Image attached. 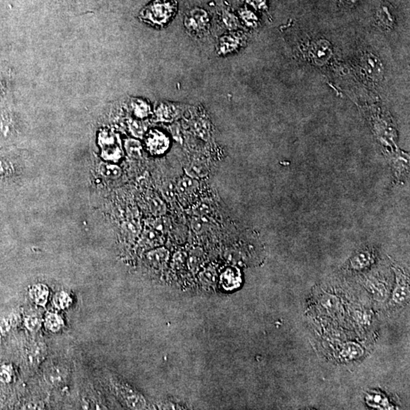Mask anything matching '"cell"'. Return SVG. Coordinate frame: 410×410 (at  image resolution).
I'll use <instances>...</instances> for the list:
<instances>
[{
	"label": "cell",
	"mask_w": 410,
	"mask_h": 410,
	"mask_svg": "<svg viewBox=\"0 0 410 410\" xmlns=\"http://www.w3.org/2000/svg\"><path fill=\"white\" fill-rule=\"evenodd\" d=\"M175 11V6L169 0H156L142 12L145 20L154 25L163 26L169 22Z\"/></svg>",
	"instance_id": "6da1fadb"
},
{
	"label": "cell",
	"mask_w": 410,
	"mask_h": 410,
	"mask_svg": "<svg viewBox=\"0 0 410 410\" xmlns=\"http://www.w3.org/2000/svg\"><path fill=\"white\" fill-rule=\"evenodd\" d=\"M409 297V287L404 282L398 283L396 289L393 291V300L397 304H402Z\"/></svg>",
	"instance_id": "4fadbf2b"
},
{
	"label": "cell",
	"mask_w": 410,
	"mask_h": 410,
	"mask_svg": "<svg viewBox=\"0 0 410 410\" xmlns=\"http://www.w3.org/2000/svg\"><path fill=\"white\" fill-rule=\"evenodd\" d=\"M149 106L145 103H141L140 104H137L135 107V113L138 116L145 117L149 113Z\"/></svg>",
	"instance_id": "83f0119b"
},
{
	"label": "cell",
	"mask_w": 410,
	"mask_h": 410,
	"mask_svg": "<svg viewBox=\"0 0 410 410\" xmlns=\"http://www.w3.org/2000/svg\"><path fill=\"white\" fill-rule=\"evenodd\" d=\"M208 171L209 170H208L207 163L199 159L192 160L186 168L187 175L195 179V180L206 177L208 175Z\"/></svg>",
	"instance_id": "8992f818"
},
{
	"label": "cell",
	"mask_w": 410,
	"mask_h": 410,
	"mask_svg": "<svg viewBox=\"0 0 410 410\" xmlns=\"http://www.w3.org/2000/svg\"><path fill=\"white\" fill-rule=\"evenodd\" d=\"M184 23L189 32L203 34L209 25V18L206 12L201 9H195L186 15Z\"/></svg>",
	"instance_id": "7a4b0ae2"
},
{
	"label": "cell",
	"mask_w": 410,
	"mask_h": 410,
	"mask_svg": "<svg viewBox=\"0 0 410 410\" xmlns=\"http://www.w3.org/2000/svg\"><path fill=\"white\" fill-rule=\"evenodd\" d=\"M46 346L42 343H33L27 351V360L30 364L37 366L41 363L46 355Z\"/></svg>",
	"instance_id": "52a82bcc"
},
{
	"label": "cell",
	"mask_w": 410,
	"mask_h": 410,
	"mask_svg": "<svg viewBox=\"0 0 410 410\" xmlns=\"http://www.w3.org/2000/svg\"><path fill=\"white\" fill-rule=\"evenodd\" d=\"M126 396V402L130 408L134 409H142L145 407V400L143 397L136 393H128Z\"/></svg>",
	"instance_id": "d6986e66"
},
{
	"label": "cell",
	"mask_w": 410,
	"mask_h": 410,
	"mask_svg": "<svg viewBox=\"0 0 410 410\" xmlns=\"http://www.w3.org/2000/svg\"><path fill=\"white\" fill-rule=\"evenodd\" d=\"M147 258L151 265L155 267H161L167 261L169 252L166 249L160 248L150 252L147 255Z\"/></svg>",
	"instance_id": "30bf717a"
},
{
	"label": "cell",
	"mask_w": 410,
	"mask_h": 410,
	"mask_svg": "<svg viewBox=\"0 0 410 410\" xmlns=\"http://www.w3.org/2000/svg\"><path fill=\"white\" fill-rule=\"evenodd\" d=\"M126 149L129 157L132 158L138 159L142 156V145L138 141H127L126 143Z\"/></svg>",
	"instance_id": "44dd1931"
},
{
	"label": "cell",
	"mask_w": 410,
	"mask_h": 410,
	"mask_svg": "<svg viewBox=\"0 0 410 410\" xmlns=\"http://www.w3.org/2000/svg\"><path fill=\"white\" fill-rule=\"evenodd\" d=\"M146 146L153 155H161L169 148V138L160 131H151L147 137Z\"/></svg>",
	"instance_id": "277c9868"
},
{
	"label": "cell",
	"mask_w": 410,
	"mask_h": 410,
	"mask_svg": "<svg viewBox=\"0 0 410 410\" xmlns=\"http://www.w3.org/2000/svg\"><path fill=\"white\" fill-rule=\"evenodd\" d=\"M364 350L361 346L355 343H347L341 349V357L345 360L352 361L363 357Z\"/></svg>",
	"instance_id": "9c48e42d"
},
{
	"label": "cell",
	"mask_w": 410,
	"mask_h": 410,
	"mask_svg": "<svg viewBox=\"0 0 410 410\" xmlns=\"http://www.w3.org/2000/svg\"><path fill=\"white\" fill-rule=\"evenodd\" d=\"M221 281L226 289H232L240 285V275L234 269L229 268L222 274Z\"/></svg>",
	"instance_id": "8fae6325"
},
{
	"label": "cell",
	"mask_w": 410,
	"mask_h": 410,
	"mask_svg": "<svg viewBox=\"0 0 410 410\" xmlns=\"http://www.w3.org/2000/svg\"><path fill=\"white\" fill-rule=\"evenodd\" d=\"M144 240H145V243L151 247L160 246L163 243L162 232H159L152 226L145 231V234H144Z\"/></svg>",
	"instance_id": "5bb4252c"
},
{
	"label": "cell",
	"mask_w": 410,
	"mask_h": 410,
	"mask_svg": "<svg viewBox=\"0 0 410 410\" xmlns=\"http://www.w3.org/2000/svg\"><path fill=\"white\" fill-rule=\"evenodd\" d=\"M150 207L153 214L157 217L164 215L166 214V206L164 201L158 196L154 195L149 198Z\"/></svg>",
	"instance_id": "9a60e30c"
},
{
	"label": "cell",
	"mask_w": 410,
	"mask_h": 410,
	"mask_svg": "<svg viewBox=\"0 0 410 410\" xmlns=\"http://www.w3.org/2000/svg\"><path fill=\"white\" fill-rule=\"evenodd\" d=\"M63 325V319L56 314L49 313L45 318V327L50 331H58Z\"/></svg>",
	"instance_id": "2e32d148"
},
{
	"label": "cell",
	"mask_w": 410,
	"mask_h": 410,
	"mask_svg": "<svg viewBox=\"0 0 410 410\" xmlns=\"http://www.w3.org/2000/svg\"><path fill=\"white\" fill-rule=\"evenodd\" d=\"M71 297L66 292H60L55 294L53 298V304L58 309H65L71 304Z\"/></svg>",
	"instance_id": "cb8c5ba5"
},
{
	"label": "cell",
	"mask_w": 410,
	"mask_h": 410,
	"mask_svg": "<svg viewBox=\"0 0 410 410\" xmlns=\"http://www.w3.org/2000/svg\"><path fill=\"white\" fill-rule=\"evenodd\" d=\"M239 45V40L232 35L223 36L220 39L218 46V53L225 55L237 49Z\"/></svg>",
	"instance_id": "7c38bea8"
},
{
	"label": "cell",
	"mask_w": 410,
	"mask_h": 410,
	"mask_svg": "<svg viewBox=\"0 0 410 410\" xmlns=\"http://www.w3.org/2000/svg\"><path fill=\"white\" fill-rule=\"evenodd\" d=\"M232 17L230 14L224 15L223 16V22L229 28H234L237 26V22L232 19Z\"/></svg>",
	"instance_id": "f1b7e54d"
},
{
	"label": "cell",
	"mask_w": 410,
	"mask_h": 410,
	"mask_svg": "<svg viewBox=\"0 0 410 410\" xmlns=\"http://www.w3.org/2000/svg\"><path fill=\"white\" fill-rule=\"evenodd\" d=\"M26 326L31 331H37L41 326V320H40V317L36 315L28 317L26 319Z\"/></svg>",
	"instance_id": "484cf974"
},
{
	"label": "cell",
	"mask_w": 410,
	"mask_h": 410,
	"mask_svg": "<svg viewBox=\"0 0 410 410\" xmlns=\"http://www.w3.org/2000/svg\"><path fill=\"white\" fill-rule=\"evenodd\" d=\"M161 194L163 198L166 201H169V202L173 201L177 195L175 185L171 183L170 181L165 182L161 186Z\"/></svg>",
	"instance_id": "ffe728a7"
},
{
	"label": "cell",
	"mask_w": 410,
	"mask_h": 410,
	"mask_svg": "<svg viewBox=\"0 0 410 410\" xmlns=\"http://www.w3.org/2000/svg\"><path fill=\"white\" fill-rule=\"evenodd\" d=\"M175 188L180 201L183 204H189L193 201L194 198L196 196L199 189V183L195 179L186 175L179 180L175 184Z\"/></svg>",
	"instance_id": "3957f363"
},
{
	"label": "cell",
	"mask_w": 410,
	"mask_h": 410,
	"mask_svg": "<svg viewBox=\"0 0 410 410\" xmlns=\"http://www.w3.org/2000/svg\"><path fill=\"white\" fill-rule=\"evenodd\" d=\"M30 295L36 304L44 306L49 297V289L46 285L38 283L32 286L30 291Z\"/></svg>",
	"instance_id": "ba28073f"
},
{
	"label": "cell",
	"mask_w": 410,
	"mask_h": 410,
	"mask_svg": "<svg viewBox=\"0 0 410 410\" xmlns=\"http://www.w3.org/2000/svg\"><path fill=\"white\" fill-rule=\"evenodd\" d=\"M369 292L378 301H384L387 299V290L384 285L372 283L369 285Z\"/></svg>",
	"instance_id": "7402d4cb"
},
{
	"label": "cell",
	"mask_w": 410,
	"mask_h": 410,
	"mask_svg": "<svg viewBox=\"0 0 410 410\" xmlns=\"http://www.w3.org/2000/svg\"><path fill=\"white\" fill-rule=\"evenodd\" d=\"M158 115L161 118L162 121H171L173 116V112L167 106H163L159 110Z\"/></svg>",
	"instance_id": "4316f807"
},
{
	"label": "cell",
	"mask_w": 410,
	"mask_h": 410,
	"mask_svg": "<svg viewBox=\"0 0 410 410\" xmlns=\"http://www.w3.org/2000/svg\"><path fill=\"white\" fill-rule=\"evenodd\" d=\"M100 171L104 177L113 179V180L119 178L122 174L121 168L119 167L116 165L108 164V163L102 165Z\"/></svg>",
	"instance_id": "d4e9b609"
},
{
	"label": "cell",
	"mask_w": 410,
	"mask_h": 410,
	"mask_svg": "<svg viewBox=\"0 0 410 410\" xmlns=\"http://www.w3.org/2000/svg\"><path fill=\"white\" fill-rule=\"evenodd\" d=\"M140 126L139 123H134V124H132V132H133V133L135 134V135H137V136H140V135H142V134L144 133V129H142Z\"/></svg>",
	"instance_id": "f546056e"
},
{
	"label": "cell",
	"mask_w": 410,
	"mask_h": 410,
	"mask_svg": "<svg viewBox=\"0 0 410 410\" xmlns=\"http://www.w3.org/2000/svg\"><path fill=\"white\" fill-rule=\"evenodd\" d=\"M315 46H316L314 49V52H315V57H316L315 58V60H317L320 62L326 61L330 56V52H331L328 43H324L321 42V43H317Z\"/></svg>",
	"instance_id": "ac0fdd59"
},
{
	"label": "cell",
	"mask_w": 410,
	"mask_h": 410,
	"mask_svg": "<svg viewBox=\"0 0 410 410\" xmlns=\"http://www.w3.org/2000/svg\"><path fill=\"white\" fill-rule=\"evenodd\" d=\"M67 377V372L61 366H55L48 369L45 372L44 378L48 384L58 386L63 384Z\"/></svg>",
	"instance_id": "5b68a950"
},
{
	"label": "cell",
	"mask_w": 410,
	"mask_h": 410,
	"mask_svg": "<svg viewBox=\"0 0 410 410\" xmlns=\"http://www.w3.org/2000/svg\"><path fill=\"white\" fill-rule=\"evenodd\" d=\"M321 304L330 312H337L339 309V301L334 296L325 294L321 299Z\"/></svg>",
	"instance_id": "e0dca14e"
},
{
	"label": "cell",
	"mask_w": 410,
	"mask_h": 410,
	"mask_svg": "<svg viewBox=\"0 0 410 410\" xmlns=\"http://www.w3.org/2000/svg\"><path fill=\"white\" fill-rule=\"evenodd\" d=\"M192 229L194 232L197 234H201L206 230L207 228L208 227V220H207L206 217H200V216H195L192 218Z\"/></svg>",
	"instance_id": "603a6c76"
}]
</instances>
